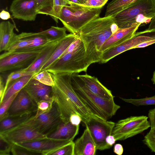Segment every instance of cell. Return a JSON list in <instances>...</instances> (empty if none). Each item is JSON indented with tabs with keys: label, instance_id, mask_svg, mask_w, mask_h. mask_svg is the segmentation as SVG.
I'll list each match as a JSON object with an SVG mask.
<instances>
[{
	"label": "cell",
	"instance_id": "cell-1",
	"mask_svg": "<svg viewBox=\"0 0 155 155\" xmlns=\"http://www.w3.org/2000/svg\"><path fill=\"white\" fill-rule=\"evenodd\" d=\"M72 74H51L54 82L52 87V98L63 122L69 121L71 115L76 113L81 117L83 125L86 126L91 118L96 117L87 108L74 89L71 81Z\"/></svg>",
	"mask_w": 155,
	"mask_h": 155
},
{
	"label": "cell",
	"instance_id": "cell-2",
	"mask_svg": "<svg viewBox=\"0 0 155 155\" xmlns=\"http://www.w3.org/2000/svg\"><path fill=\"white\" fill-rule=\"evenodd\" d=\"M118 29L112 16L97 18L81 29L78 34L93 63L100 62L102 53L100 51L101 47Z\"/></svg>",
	"mask_w": 155,
	"mask_h": 155
},
{
	"label": "cell",
	"instance_id": "cell-3",
	"mask_svg": "<svg viewBox=\"0 0 155 155\" xmlns=\"http://www.w3.org/2000/svg\"><path fill=\"white\" fill-rule=\"evenodd\" d=\"M71 81L72 87L79 98L95 116L104 120H108L120 108L115 103L114 98L105 99L92 92L75 73L72 74Z\"/></svg>",
	"mask_w": 155,
	"mask_h": 155
},
{
	"label": "cell",
	"instance_id": "cell-4",
	"mask_svg": "<svg viewBox=\"0 0 155 155\" xmlns=\"http://www.w3.org/2000/svg\"><path fill=\"white\" fill-rule=\"evenodd\" d=\"M155 17V0H137L114 16L119 28L150 22Z\"/></svg>",
	"mask_w": 155,
	"mask_h": 155
},
{
	"label": "cell",
	"instance_id": "cell-5",
	"mask_svg": "<svg viewBox=\"0 0 155 155\" xmlns=\"http://www.w3.org/2000/svg\"><path fill=\"white\" fill-rule=\"evenodd\" d=\"M102 8H89L71 3L63 6L59 20L71 33L77 34L84 26L100 17Z\"/></svg>",
	"mask_w": 155,
	"mask_h": 155
},
{
	"label": "cell",
	"instance_id": "cell-6",
	"mask_svg": "<svg viewBox=\"0 0 155 155\" xmlns=\"http://www.w3.org/2000/svg\"><path fill=\"white\" fill-rule=\"evenodd\" d=\"M92 63L81 41L73 51L57 59L46 70L52 74L86 72Z\"/></svg>",
	"mask_w": 155,
	"mask_h": 155
},
{
	"label": "cell",
	"instance_id": "cell-7",
	"mask_svg": "<svg viewBox=\"0 0 155 155\" xmlns=\"http://www.w3.org/2000/svg\"><path fill=\"white\" fill-rule=\"evenodd\" d=\"M146 116H131L115 123L111 135L116 141L123 140L143 132L150 124Z\"/></svg>",
	"mask_w": 155,
	"mask_h": 155
},
{
	"label": "cell",
	"instance_id": "cell-8",
	"mask_svg": "<svg viewBox=\"0 0 155 155\" xmlns=\"http://www.w3.org/2000/svg\"><path fill=\"white\" fill-rule=\"evenodd\" d=\"M42 49L27 51H5L0 56V73L27 67L34 61Z\"/></svg>",
	"mask_w": 155,
	"mask_h": 155
},
{
	"label": "cell",
	"instance_id": "cell-9",
	"mask_svg": "<svg viewBox=\"0 0 155 155\" xmlns=\"http://www.w3.org/2000/svg\"><path fill=\"white\" fill-rule=\"evenodd\" d=\"M62 121L57 106L54 102L50 110L37 117L34 115L23 123L47 136L54 131Z\"/></svg>",
	"mask_w": 155,
	"mask_h": 155
},
{
	"label": "cell",
	"instance_id": "cell-10",
	"mask_svg": "<svg viewBox=\"0 0 155 155\" xmlns=\"http://www.w3.org/2000/svg\"><path fill=\"white\" fill-rule=\"evenodd\" d=\"M115 123L105 120L97 117L90 118L85 126H87L95 142L96 149L103 150L111 147L106 143L107 136L111 134Z\"/></svg>",
	"mask_w": 155,
	"mask_h": 155
},
{
	"label": "cell",
	"instance_id": "cell-11",
	"mask_svg": "<svg viewBox=\"0 0 155 155\" xmlns=\"http://www.w3.org/2000/svg\"><path fill=\"white\" fill-rule=\"evenodd\" d=\"M0 135L12 144L18 143L47 137L31 126L24 123L10 130L0 132Z\"/></svg>",
	"mask_w": 155,
	"mask_h": 155
},
{
	"label": "cell",
	"instance_id": "cell-12",
	"mask_svg": "<svg viewBox=\"0 0 155 155\" xmlns=\"http://www.w3.org/2000/svg\"><path fill=\"white\" fill-rule=\"evenodd\" d=\"M70 142L47 137L18 144L42 155H48L52 152Z\"/></svg>",
	"mask_w": 155,
	"mask_h": 155
},
{
	"label": "cell",
	"instance_id": "cell-13",
	"mask_svg": "<svg viewBox=\"0 0 155 155\" xmlns=\"http://www.w3.org/2000/svg\"><path fill=\"white\" fill-rule=\"evenodd\" d=\"M151 39L150 37L143 35L140 32H136L134 36L131 38L103 51L99 62L106 63L121 53L134 49L135 46L140 44Z\"/></svg>",
	"mask_w": 155,
	"mask_h": 155
},
{
	"label": "cell",
	"instance_id": "cell-14",
	"mask_svg": "<svg viewBox=\"0 0 155 155\" xmlns=\"http://www.w3.org/2000/svg\"><path fill=\"white\" fill-rule=\"evenodd\" d=\"M10 10L13 18L34 21L38 14L35 0H13Z\"/></svg>",
	"mask_w": 155,
	"mask_h": 155
},
{
	"label": "cell",
	"instance_id": "cell-15",
	"mask_svg": "<svg viewBox=\"0 0 155 155\" xmlns=\"http://www.w3.org/2000/svg\"><path fill=\"white\" fill-rule=\"evenodd\" d=\"M37 110V104L22 89L15 98L2 118L10 115L28 113H36Z\"/></svg>",
	"mask_w": 155,
	"mask_h": 155
},
{
	"label": "cell",
	"instance_id": "cell-16",
	"mask_svg": "<svg viewBox=\"0 0 155 155\" xmlns=\"http://www.w3.org/2000/svg\"><path fill=\"white\" fill-rule=\"evenodd\" d=\"M23 89L37 104L43 100H53L52 87L43 84L32 78Z\"/></svg>",
	"mask_w": 155,
	"mask_h": 155
},
{
	"label": "cell",
	"instance_id": "cell-17",
	"mask_svg": "<svg viewBox=\"0 0 155 155\" xmlns=\"http://www.w3.org/2000/svg\"><path fill=\"white\" fill-rule=\"evenodd\" d=\"M74 155H95L96 149L94 140L87 126L82 135L74 142Z\"/></svg>",
	"mask_w": 155,
	"mask_h": 155
},
{
	"label": "cell",
	"instance_id": "cell-18",
	"mask_svg": "<svg viewBox=\"0 0 155 155\" xmlns=\"http://www.w3.org/2000/svg\"><path fill=\"white\" fill-rule=\"evenodd\" d=\"M141 24L135 25L125 28H119L102 45L100 51L102 53L106 50L117 45L133 37Z\"/></svg>",
	"mask_w": 155,
	"mask_h": 155
},
{
	"label": "cell",
	"instance_id": "cell-19",
	"mask_svg": "<svg viewBox=\"0 0 155 155\" xmlns=\"http://www.w3.org/2000/svg\"><path fill=\"white\" fill-rule=\"evenodd\" d=\"M59 40L52 41L42 48L34 61L28 67L24 68V70L26 71L34 72L35 74L40 72L43 66L52 56Z\"/></svg>",
	"mask_w": 155,
	"mask_h": 155
},
{
	"label": "cell",
	"instance_id": "cell-20",
	"mask_svg": "<svg viewBox=\"0 0 155 155\" xmlns=\"http://www.w3.org/2000/svg\"><path fill=\"white\" fill-rule=\"evenodd\" d=\"M77 76L84 85L94 94L105 99L114 98L111 91L103 85L97 78L87 74Z\"/></svg>",
	"mask_w": 155,
	"mask_h": 155
},
{
	"label": "cell",
	"instance_id": "cell-21",
	"mask_svg": "<svg viewBox=\"0 0 155 155\" xmlns=\"http://www.w3.org/2000/svg\"><path fill=\"white\" fill-rule=\"evenodd\" d=\"M79 125L72 124L70 121H63L56 129L47 137L53 139L61 140L71 142L78 134Z\"/></svg>",
	"mask_w": 155,
	"mask_h": 155
},
{
	"label": "cell",
	"instance_id": "cell-22",
	"mask_svg": "<svg viewBox=\"0 0 155 155\" xmlns=\"http://www.w3.org/2000/svg\"><path fill=\"white\" fill-rule=\"evenodd\" d=\"M14 25L9 21L0 23V52L6 51L17 40V35L14 32Z\"/></svg>",
	"mask_w": 155,
	"mask_h": 155
},
{
	"label": "cell",
	"instance_id": "cell-23",
	"mask_svg": "<svg viewBox=\"0 0 155 155\" xmlns=\"http://www.w3.org/2000/svg\"><path fill=\"white\" fill-rule=\"evenodd\" d=\"M79 37L78 34L71 33L60 40L53 54L43 66L41 71L46 70L55 60L59 58L69 45Z\"/></svg>",
	"mask_w": 155,
	"mask_h": 155
},
{
	"label": "cell",
	"instance_id": "cell-24",
	"mask_svg": "<svg viewBox=\"0 0 155 155\" xmlns=\"http://www.w3.org/2000/svg\"><path fill=\"white\" fill-rule=\"evenodd\" d=\"M67 30L64 27H59L52 26L47 30L39 32H22L18 35V37L19 39H22L36 35H42L47 37L52 41H54L60 40L67 35Z\"/></svg>",
	"mask_w": 155,
	"mask_h": 155
},
{
	"label": "cell",
	"instance_id": "cell-25",
	"mask_svg": "<svg viewBox=\"0 0 155 155\" xmlns=\"http://www.w3.org/2000/svg\"><path fill=\"white\" fill-rule=\"evenodd\" d=\"M35 114L28 113L5 117L0 120V132L10 130L22 124Z\"/></svg>",
	"mask_w": 155,
	"mask_h": 155
},
{
	"label": "cell",
	"instance_id": "cell-26",
	"mask_svg": "<svg viewBox=\"0 0 155 155\" xmlns=\"http://www.w3.org/2000/svg\"><path fill=\"white\" fill-rule=\"evenodd\" d=\"M33 76L32 75L24 76L11 82L8 86L2 101L0 104L4 102L13 95L19 93L32 78Z\"/></svg>",
	"mask_w": 155,
	"mask_h": 155
},
{
	"label": "cell",
	"instance_id": "cell-27",
	"mask_svg": "<svg viewBox=\"0 0 155 155\" xmlns=\"http://www.w3.org/2000/svg\"><path fill=\"white\" fill-rule=\"evenodd\" d=\"M137 0H112L107 7L104 17L114 16Z\"/></svg>",
	"mask_w": 155,
	"mask_h": 155
},
{
	"label": "cell",
	"instance_id": "cell-28",
	"mask_svg": "<svg viewBox=\"0 0 155 155\" xmlns=\"http://www.w3.org/2000/svg\"><path fill=\"white\" fill-rule=\"evenodd\" d=\"M32 78L45 85L52 87L54 82L51 74L46 70L41 71L35 74Z\"/></svg>",
	"mask_w": 155,
	"mask_h": 155
},
{
	"label": "cell",
	"instance_id": "cell-29",
	"mask_svg": "<svg viewBox=\"0 0 155 155\" xmlns=\"http://www.w3.org/2000/svg\"><path fill=\"white\" fill-rule=\"evenodd\" d=\"M54 0H35L38 14L50 16L53 7Z\"/></svg>",
	"mask_w": 155,
	"mask_h": 155
},
{
	"label": "cell",
	"instance_id": "cell-30",
	"mask_svg": "<svg viewBox=\"0 0 155 155\" xmlns=\"http://www.w3.org/2000/svg\"><path fill=\"white\" fill-rule=\"evenodd\" d=\"M68 0H54L52 12L50 16L57 23H58L60 14L63 6L71 4Z\"/></svg>",
	"mask_w": 155,
	"mask_h": 155
},
{
	"label": "cell",
	"instance_id": "cell-31",
	"mask_svg": "<svg viewBox=\"0 0 155 155\" xmlns=\"http://www.w3.org/2000/svg\"><path fill=\"white\" fill-rule=\"evenodd\" d=\"M120 98L126 102L138 107L141 105H155V95L140 99H126L121 97H120Z\"/></svg>",
	"mask_w": 155,
	"mask_h": 155
},
{
	"label": "cell",
	"instance_id": "cell-32",
	"mask_svg": "<svg viewBox=\"0 0 155 155\" xmlns=\"http://www.w3.org/2000/svg\"><path fill=\"white\" fill-rule=\"evenodd\" d=\"M74 144L73 141L50 152L48 155H74Z\"/></svg>",
	"mask_w": 155,
	"mask_h": 155
},
{
	"label": "cell",
	"instance_id": "cell-33",
	"mask_svg": "<svg viewBox=\"0 0 155 155\" xmlns=\"http://www.w3.org/2000/svg\"><path fill=\"white\" fill-rule=\"evenodd\" d=\"M35 74V73L34 72L26 71L24 70V68L11 72L8 76L6 81L5 88V91L9 84L14 80L25 76L33 75Z\"/></svg>",
	"mask_w": 155,
	"mask_h": 155
},
{
	"label": "cell",
	"instance_id": "cell-34",
	"mask_svg": "<svg viewBox=\"0 0 155 155\" xmlns=\"http://www.w3.org/2000/svg\"><path fill=\"white\" fill-rule=\"evenodd\" d=\"M143 143L151 150L155 153V128H151L150 131L144 137Z\"/></svg>",
	"mask_w": 155,
	"mask_h": 155
},
{
	"label": "cell",
	"instance_id": "cell-35",
	"mask_svg": "<svg viewBox=\"0 0 155 155\" xmlns=\"http://www.w3.org/2000/svg\"><path fill=\"white\" fill-rule=\"evenodd\" d=\"M53 102V100H43L38 102L37 104V110L35 116L37 117L50 110L52 107Z\"/></svg>",
	"mask_w": 155,
	"mask_h": 155
},
{
	"label": "cell",
	"instance_id": "cell-36",
	"mask_svg": "<svg viewBox=\"0 0 155 155\" xmlns=\"http://www.w3.org/2000/svg\"><path fill=\"white\" fill-rule=\"evenodd\" d=\"M13 155H37L39 153L33 152L18 144H13L11 150Z\"/></svg>",
	"mask_w": 155,
	"mask_h": 155
},
{
	"label": "cell",
	"instance_id": "cell-37",
	"mask_svg": "<svg viewBox=\"0 0 155 155\" xmlns=\"http://www.w3.org/2000/svg\"><path fill=\"white\" fill-rule=\"evenodd\" d=\"M33 38V37H31L18 40L9 47L6 51H13L24 48L32 43Z\"/></svg>",
	"mask_w": 155,
	"mask_h": 155
},
{
	"label": "cell",
	"instance_id": "cell-38",
	"mask_svg": "<svg viewBox=\"0 0 155 155\" xmlns=\"http://www.w3.org/2000/svg\"><path fill=\"white\" fill-rule=\"evenodd\" d=\"M13 144L0 135V155H9Z\"/></svg>",
	"mask_w": 155,
	"mask_h": 155
},
{
	"label": "cell",
	"instance_id": "cell-39",
	"mask_svg": "<svg viewBox=\"0 0 155 155\" xmlns=\"http://www.w3.org/2000/svg\"><path fill=\"white\" fill-rule=\"evenodd\" d=\"M18 93L13 95L5 101L0 104V119L5 116Z\"/></svg>",
	"mask_w": 155,
	"mask_h": 155
},
{
	"label": "cell",
	"instance_id": "cell-40",
	"mask_svg": "<svg viewBox=\"0 0 155 155\" xmlns=\"http://www.w3.org/2000/svg\"><path fill=\"white\" fill-rule=\"evenodd\" d=\"M108 0H87L83 4H78L81 6L91 8H98L103 7Z\"/></svg>",
	"mask_w": 155,
	"mask_h": 155
},
{
	"label": "cell",
	"instance_id": "cell-41",
	"mask_svg": "<svg viewBox=\"0 0 155 155\" xmlns=\"http://www.w3.org/2000/svg\"><path fill=\"white\" fill-rule=\"evenodd\" d=\"M81 41L79 37L77 38L69 45L68 47L60 58L73 51L78 46Z\"/></svg>",
	"mask_w": 155,
	"mask_h": 155
},
{
	"label": "cell",
	"instance_id": "cell-42",
	"mask_svg": "<svg viewBox=\"0 0 155 155\" xmlns=\"http://www.w3.org/2000/svg\"><path fill=\"white\" fill-rule=\"evenodd\" d=\"M69 121L74 125H79L81 122L82 121V119L79 115L76 113H74L71 115Z\"/></svg>",
	"mask_w": 155,
	"mask_h": 155
},
{
	"label": "cell",
	"instance_id": "cell-43",
	"mask_svg": "<svg viewBox=\"0 0 155 155\" xmlns=\"http://www.w3.org/2000/svg\"><path fill=\"white\" fill-rule=\"evenodd\" d=\"M148 117L150 124V127L155 128V108L149 110Z\"/></svg>",
	"mask_w": 155,
	"mask_h": 155
},
{
	"label": "cell",
	"instance_id": "cell-44",
	"mask_svg": "<svg viewBox=\"0 0 155 155\" xmlns=\"http://www.w3.org/2000/svg\"><path fill=\"white\" fill-rule=\"evenodd\" d=\"M5 84L3 81V78L1 75L0 78V99L1 103L3 99L5 91Z\"/></svg>",
	"mask_w": 155,
	"mask_h": 155
},
{
	"label": "cell",
	"instance_id": "cell-45",
	"mask_svg": "<svg viewBox=\"0 0 155 155\" xmlns=\"http://www.w3.org/2000/svg\"><path fill=\"white\" fill-rule=\"evenodd\" d=\"M123 148L120 144L117 143L114 145V152L118 155H121L123 153Z\"/></svg>",
	"mask_w": 155,
	"mask_h": 155
},
{
	"label": "cell",
	"instance_id": "cell-46",
	"mask_svg": "<svg viewBox=\"0 0 155 155\" xmlns=\"http://www.w3.org/2000/svg\"><path fill=\"white\" fill-rule=\"evenodd\" d=\"M105 141L106 143L111 147L113 146L116 141L114 137L111 134L109 135L107 137Z\"/></svg>",
	"mask_w": 155,
	"mask_h": 155
},
{
	"label": "cell",
	"instance_id": "cell-47",
	"mask_svg": "<svg viewBox=\"0 0 155 155\" xmlns=\"http://www.w3.org/2000/svg\"><path fill=\"white\" fill-rule=\"evenodd\" d=\"M0 17L3 20H7L10 18L11 15L8 12L3 10L0 12Z\"/></svg>",
	"mask_w": 155,
	"mask_h": 155
},
{
	"label": "cell",
	"instance_id": "cell-48",
	"mask_svg": "<svg viewBox=\"0 0 155 155\" xmlns=\"http://www.w3.org/2000/svg\"><path fill=\"white\" fill-rule=\"evenodd\" d=\"M147 30H155V17L152 19L148 28Z\"/></svg>",
	"mask_w": 155,
	"mask_h": 155
},
{
	"label": "cell",
	"instance_id": "cell-49",
	"mask_svg": "<svg viewBox=\"0 0 155 155\" xmlns=\"http://www.w3.org/2000/svg\"><path fill=\"white\" fill-rule=\"evenodd\" d=\"M71 3L77 4H81L80 2H79L78 0H68Z\"/></svg>",
	"mask_w": 155,
	"mask_h": 155
},
{
	"label": "cell",
	"instance_id": "cell-50",
	"mask_svg": "<svg viewBox=\"0 0 155 155\" xmlns=\"http://www.w3.org/2000/svg\"><path fill=\"white\" fill-rule=\"evenodd\" d=\"M152 80L153 84H155V71L153 73Z\"/></svg>",
	"mask_w": 155,
	"mask_h": 155
},
{
	"label": "cell",
	"instance_id": "cell-51",
	"mask_svg": "<svg viewBox=\"0 0 155 155\" xmlns=\"http://www.w3.org/2000/svg\"><path fill=\"white\" fill-rule=\"evenodd\" d=\"M80 2L81 4H83L84 3L87 1V0H78Z\"/></svg>",
	"mask_w": 155,
	"mask_h": 155
}]
</instances>
